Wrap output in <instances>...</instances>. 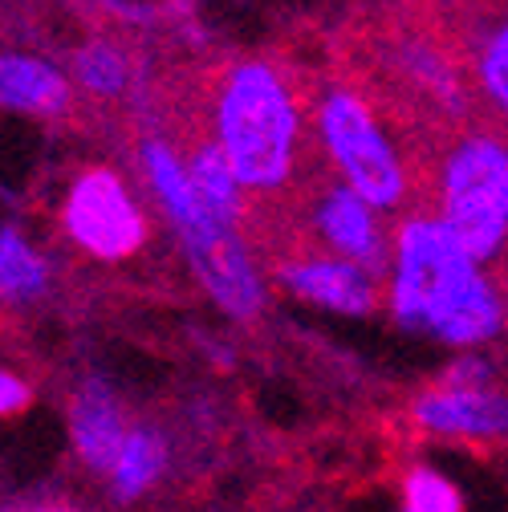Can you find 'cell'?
Listing matches in <instances>:
<instances>
[{
	"instance_id": "12",
	"label": "cell",
	"mask_w": 508,
	"mask_h": 512,
	"mask_svg": "<svg viewBox=\"0 0 508 512\" xmlns=\"http://www.w3.org/2000/svg\"><path fill=\"white\" fill-rule=\"evenodd\" d=\"M171 472V439L159 423H135L126 435L118 460L106 472V488L114 504H139L143 496H151L163 476Z\"/></svg>"
},
{
	"instance_id": "7",
	"label": "cell",
	"mask_w": 508,
	"mask_h": 512,
	"mask_svg": "<svg viewBox=\"0 0 508 512\" xmlns=\"http://www.w3.org/2000/svg\"><path fill=\"white\" fill-rule=\"evenodd\" d=\"M309 224H313V236H317V244H322V252H334V256H342V261L387 281V269H391L387 220L362 196H354L346 183L334 179V183L313 191Z\"/></svg>"
},
{
	"instance_id": "13",
	"label": "cell",
	"mask_w": 508,
	"mask_h": 512,
	"mask_svg": "<svg viewBox=\"0 0 508 512\" xmlns=\"http://www.w3.org/2000/svg\"><path fill=\"white\" fill-rule=\"evenodd\" d=\"M395 61H399V78L411 82L431 106H439L448 118H464L468 114V82L456 70V61L439 45L407 37V41H399Z\"/></svg>"
},
{
	"instance_id": "9",
	"label": "cell",
	"mask_w": 508,
	"mask_h": 512,
	"mask_svg": "<svg viewBox=\"0 0 508 512\" xmlns=\"http://www.w3.org/2000/svg\"><path fill=\"white\" fill-rule=\"evenodd\" d=\"M411 423L423 435L456 443L508 439V391L504 387H427L411 403Z\"/></svg>"
},
{
	"instance_id": "19",
	"label": "cell",
	"mask_w": 508,
	"mask_h": 512,
	"mask_svg": "<svg viewBox=\"0 0 508 512\" xmlns=\"http://www.w3.org/2000/svg\"><path fill=\"white\" fill-rule=\"evenodd\" d=\"M439 382H443V387H500V382H496V366L480 350L460 354L448 370H443Z\"/></svg>"
},
{
	"instance_id": "4",
	"label": "cell",
	"mask_w": 508,
	"mask_h": 512,
	"mask_svg": "<svg viewBox=\"0 0 508 512\" xmlns=\"http://www.w3.org/2000/svg\"><path fill=\"white\" fill-rule=\"evenodd\" d=\"M313 139L322 147L334 179L346 183L370 208L399 212L411 200V163L391 139L383 110L366 90L334 82L317 94Z\"/></svg>"
},
{
	"instance_id": "10",
	"label": "cell",
	"mask_w": 508,
	"mask_h": 512,
	"mask_svg": "<svg viewBox=\"0 0 508 512\" xmlns=\"http://www.w3.org/2000/svg\"><path fill=\"white\" fill-rule=\"evenodd\" d=\"M131 427L135 423L126 415V403L114 391L110 378H102V374L78 378V387L70 395V447L86 472L106 480Z\"/></svg>"
},
{
	"instance_id": "18",
	"label": "cell",
	"mask_w": 508,
	"mask_h": 512,
	"mask_svg": "<svg viewBox=\"0 0 508 512\" xmlns=\"http://www.w3.org/2000/svg\"><path fill=\"white\" fill-rule=\"evenodd\" d=\"M399 512H464V492L448 472L411 464L399 480Z\"/></svg>"
},
{
	"instance_id": "1",
	"label": "cell",
	"mask_w": 508,
	"mask_h": 512,
	"mask_svg": "<svg viewBox=\"0 0 508 512\" xmlns=\"http://www.w3.org/2000/svg\"><path fill=\"white\" fill-rule=\"evenodd\" d=\"M383 305L403 334H427L460 354L508 330V293L435 212H407L395 224Z\"/></svg>"
},
{
	"instance_id": "21",
	"label": "cell",
	"mask_w": 508,
	"mask_h": 512,
	"mask_svg": "<svg viewBox=\"0 0 508 512\" xmlns=\"http://www.w3.org/2000/svg\"><path fill=\"white\" fill-rule=\"evenodd\" d=\"M9 512H82V508H70V504H29V508H9Z\"/></svg>"
},
{
	"instance_id": "14",
	"label": "cell",
	"mask_w": 508,
	"mask_h": 512,
	"mask_svg": "<svg viewBox=\"0 0 508 512\" xmlns=\"http://www.w3.org/2000/svg\"><path fill=\"white\" fill-rule=\"evenodd\" d=\"M53 285V265L49 256L29 240L21 224L0 228V301L25 309L49 297Z\"/></svg>"
},
{
	"instance_id": "6",
	"label": "cell",
	"mask_w": 508,
	"mask_h": 512,
	"mask_svg": "<svg viewBox=\"0 0 508 512\" xmlns=\"http://www.w3.org/2000/svg\"><path fill=\"white\" fill-rule=\"evenodd\" d=\"M61 228H66V236L90 261H102V265L135 261L151 236L147 212L135 200L131 183L102 163L70 179L66 200H61Z\"/></svg>"
},
{
	"instance_id": "5",
	"label": "cell",
	"mask_w": 508,
	"mask_h": 512,
	"mask_svg": "<svg viewBox=\"0 0 508 512\" xmlns=\"http://www.w3.org/2000/svg\"><path fill=\"white\" fill-rule=\"evenodd\" d=\"M159 212L167 216L183 248V261L192 269L196 285L208 293V301L232 322H257L269 305V281L244 228L220 220L200 200L196 183L171 196Z\"/></svg>"
},
{
	"instance_id": "17",
	"label": "cell",
	"mask_w": 508,
	"mask_h": 512,
	"mask_svg": "<svg viewBox=\"0 0 508 512\" xmlns=\"http://www.w3.org/2000/svg\"><path fill=\"white\" fill-rule=\"evenodd\" d=\"M472 86L484 106L508 126V17H500L476 45L472 61Z\"/></svg>"
},
{
	"instance_id": "8",
	"label": "cell",
	"mask_w": 508,
	"mask_h": 512,
	"mask_svg": "<svg viewBox=\"0 0 508 512\" xmlns=\"http://www.w3.org/2000/svg\"><path fill=\"white\" fill-rule=\"evenodd\" d=\"M277 285L313 309L342 313V317H370L387 297L383 277H374L334 252H289L277 265Z\"/></svg>"
},
{
	"instance_id": "15",
	"label": "cell",
	"mask_w": 508,
	"mask_h": 512,
	"mask_svg": "<svg viewBox=\"0 0 508 512\" xmlns=\"http://www.w3.org/2000/svg\"><path fill=\"white\" fill-rule=\"evenodd\" d=\"M187 175H192L196 191H200V200L228 224L244 228V216H248V191L240 187L232 163L224 159V151L212 143V139H196L192 147H187Z\"/></svg>"
},
{
	"instance_id": "3",
	"label": "cell",
	"mask_w": 508,
	"mask_h": 512,
	"mask_svg": "<svg viewBox=\"0 0 508 512\" xmlns=\"http://www.w3.org/2000/svg\"><path fill=\"white\" fill-rule=\"evenodd\" d=\"M448 232L484 269L508 256V135L464 126L439 147L435 208Z\"/></svg>"
},
{
	"instance_id": "11",
	"label": "cell",
	"mask_w": 508,
	"mask_h": 512,
	"mask_svg": "<svg viewBox=\"0 0 508 512\" xmlns=\"http://www.w3.org/2000/svg\"><path fill=\"white\" fill-rule=\"evenodd\" d=\"M0 110L29 118H66L74 110V78L49 57L0 49Z\"/></svg>"
},
{
	"instance_id": "16",
	"label": "cell",
	"mask_w": 508,
	"mask_h": 512,
	"mask_svg": "<svg viewBox=\"0 0 508 512\" xmlns=\"http://www.w3.org/2000/svg\"><path fill=\"white\" fill-rule=\"evenodd\" d=\"M70 78L78 82L82 94L102 98V102H114V98H122L126 90H131L135 66H131V57L122 53V45L94 37V41H86V45L74 53Z\"/></svg>"
},
{
	"instance_id": "20",
	"label": "cell",
	"mask_w": 508,
	"mask_h": 512,
	"mask_svg": "<svg viewBox=\"0 0 508 512\" xmlns=\"http://www.w3.org/2000/svg\"><path fill=\"white\" fill-rule=\"evenodd\" d=\"M29 403H33L29 378L9 370V366H0V419H13L21 411H29Z\"/></svg>"
},
{
	"instance_id": "2",
	"label": "cell",
	"mask_w": 508,
	"mask_h": 512,
	"mask_svg": "<svg viewBox=\"0 0 508 512\" xmlns=\"http://www.w3.org/2000/svg\"><path fill=\"white\" fill-rule=\"evenodd\" d=\"M208 139L224 151L248 196H281L297 179L305 110L273 57H240L216 74Z\"/></svg>"
}]
</instances>
